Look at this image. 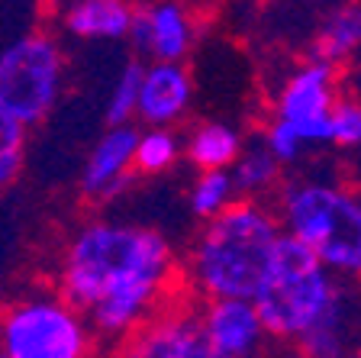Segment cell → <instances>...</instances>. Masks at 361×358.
I'll list each match as a JSON object with an SVG mask.
<instances>
[{"mask_svg":"<svg viewBox=\"0 0 361 358\" xmlns=\"http://www.w3.org/2000/svg\"><path fill=\"white\" fill-rule=\"evenodd\" d=\"M174 278L178 258L158 229L94 220L68 239L59 265V294L84 314L94 339L126 342L168 304Z\"/></svg>","mask_w":361,"mask_h":358,"instance_id":"obj_1","label":"cell"},{"mask_svg":"<svg viewBox=\"0 0 361 358\" xmlns=\"http://www.w3.org/2000/svg\"><path fill=\"white\" fill-rule=\"evenodd\" d=\"M278 213L258 197H235L203 220L188 255V281L207 297H252L281 239Z\"/></svg>","mask_w":361,"mask_h":358,"instance_id":"obj_2","label":"cell"},{"mask_svg":"<svg viewBox=\"0 0 361 358\" xmlns=\"http://www.w3.org/2000/svg\"><path fill=\"white\" fill-rule=\"evenodd\" d=\"M345 287V278L332 275L303 242L281 232L252 304L264 323L268 339L297 342L329 314Z\"/></svg>","mask_w":361,"mask_h":358,"instance_id":"obj_3","label":"cell"},{"mask_svg":"<svg viewBox=\"0 0 361 358\" xmlns=\"http://www.w3.org/2000/svg\"><path fill=\"white\" fill-rule=\"evenodd\" d=\"M278 223L332 275L361 278V194L326 181H293L278 197Z\"/></svg>","mask_w":361,"mask_h":358,"instance_id":"obj_4","label":"cell"},{"mask_svg":"<svg viewBox=\"0 0 361 358\" xmlns=\"http://www.w3.org/2000/svg\"><path fill=\"white\" fill-rule=\"evenodd\" d=\"M94 342L84 314L61 294H26L0 306L4 358H84Z\"/></svg>","mask_w":361,"mask_h":358,"instance_id":"obj_5","label":"cell"},{"mask_svg":"<svg viewBox=\"0 0 361 358\" xmlns=\"http://www.w3.org/2000/svg\"><path fill=\"white\" fill-rule=\"evenodd\" d=\"M65 90V52L52 32L32 30L0 49V110L26 129L52 117Z\"/></svg>","mask_w":361,"mask_h":358,"instance_id":"obj_6","label":"cell"},{"mask_svg":"<svg viewBox=\"0 0 361 358\" xmlns=\"http://www.w3.org/2000/svg\"><path fill=\"white\" fill-rule=\"evenodd\" d=\"M336 104V65L310 59L284 81L274 117L290 123L303 142L329 145V110Z\"/></svg>","mask_w":361,"mask_h":358,"instance_id":"obj_7","label":"cell"},{"mask_svg":"<svg viewBox=\"0 0 361 358\" xmlns=\"http://www.w3.org/2000/svg\"><path fill=\"white\" fill-rule=\"evenodd\" d=\"M126 355L139 358H210L200 310L165 304L126 339Z\"/></svg>","mask_w":361,"mask_h":358,"instance_id":"obj_8","label":"cell"},{"mask_svg":"<svg viewBox=\"0 0 361 358\" xmlns=\"http://www.w3.org/2000/svg\"><path fill=\"white\" fill-rule=\"evenodd\" d=\"M200 323L210 358H248L258 355L268 339L252 297H207Z\"/></svg>","mask_w":361,"mask_h":358,"instance_id":"obj_9","label":"cell"},{"mask_svg":"<svg viewBox=\"0 0 361 358\" xmlns=\"http://www.w3.org/2000/svg\"><path fill=\"white\" fill-rule=\"evenodd\" d=\"M194 36V20L178 0H152L145 7H135L126 32L135 52L158 61H184Z\"/></svg>","mask_w":361,"mask_h":358,"instance_id":"obj_10","label":"cell"},{"mask_svg":"<svg viewBox=\"0 0 361 358\" xmlns=\"http://www.w3.org/2000/svg\"><path fill=\"white\" fill-rule=\"evenodd\" d=\"M135 126L133 123H113L90 149L81 172V191L90 201H113L135 178Z\"/></svg>","mask_w":361,"mask_h":358,"instance_id":"obj_11","label":"cell"},{"mask_svg":"<svg viewBox=\"0 0 361 358\" xmlns=\"http://www.w3.org/2000/svg\"><path fill=\"white\" fill-rule=\"evenodd\" d=\"M190 100H194V78L184 61L152 59L149 65H142L135 117L145 126H174L178 119H184Z\"/></svg>","mask_w":361,"mask_h":358,"instance_id":"obj_12","label":"cell"},{"mask_svg":"<svg viewBox=\"0 0 361 358\" xmlns=\"http://www.w3.org/2000/svg\"><path fill=\"white\" fill-rule=\"evenodd\" d=\"M135 7L129 0H68L61 7V23L75 39L110 42L126 39Z\"/></svg>","mask_w":361,"mask_h":358,"instance_id":"obj_13","label":"cell"},{"mask_svg":"<svg viewBox=\"0 0 361 358\" xmlns=\"http://www.w3.org/2000/svg\"><path fill=\"white\" fill-rule=\"evenodd\" d=\"M361 52V4H342L323 20L313 42V59L342 65Z\"/></svg>","mask_w":361,"mask_h":358,"instance_id":"obj_14","label":"cell"},{"mask_svg":"<svg viewBox=\"0 0 361 358\" xmlns=\"http://www.w3.org/2000/svg\"><path fill=\"white\" fill-rule=\"evenodd\" d=\"M352 323H355L352 297H348V291L342 287L338 300L329 306V314L293 345L310 358H338V355H345L348 342H352Z\"/></svg>","mask_w":361,"mask_h":358,"instance_id":"obj_15","label":"cell"},{"mask_svg":"<svg viewBox=\"0 0 361 358\" xmlns=\"http://www.w3.org/2000/svg\"><path fill=\"white\" fill-rule=\"evenodd\" d=\"M245 145V136L239 133L229 123H219V119H210V123H200V126L190 133L188 139V158L197 165V168H229L235 162V155Z\"/></svg>","mask_w":361,"mask_h":358,"instance_id":"obj_16","label":"cell"},{"mask_svg":"<svg viewBox=\"0 0 361 358\" xmlns=\"http://www.w3.org/2000/svg\"><path fill=\"white\" fill-rule=\"evenodd\" d=\"M281 168L284 165L271 155V149L264 142L242 145L235 162L229 165V178H233L235 197H264L281 181Z\"/></svg>","mask_w":361,"mask_h":358,"instance_id":"obj_17","label":"cell"},{"mask_svg":"<svg viewBox=\"0 0 361 358\" xmlns=\"http://www.w3.org/2000/svg\"><path fill=\"white\" fill-rule=\"evenodd\" d=\"M180 155V139L171 126H149L135 136V174H161Z\"/></svg>","mask_w":361,"mask_h":358,"instance_id":"obj_18","label":"cell"},{"mask_svg":"<svg viewBox=\"0 0 361 358\" xmlns=\"http://www.w3.org/2000/svg\"><path fill=\"white\" fill-rule=\"evenodd\" d=\"M233 201H235V187H233V178H229V168H203L200 178L190 187V210L200 220L219 213Z\"/></svg>","mask_w":361,"mask_h":358,"instance_id":"obj_19","label":"cell"},{"mask_svg":"<svg viewBox=\"0 0 361 358\" xmlns=\"http://www.w3.org/2000/svg\"><path fill=\"white\" fill-rule=\"evenodd\" d=\"M26 165V126L0 110V194L16 184Z\"/></svg>","mask_w":361,"mask_h":358,"instance_id":"obj_20","label":"cell"},{"mask_svg":"<svg viewBox=\"0 0 361 358\" xmlns=\"http://www.w3.org/2000/svg\"><path fill=\"white\" fill-rule=\"evenodd\" d=\"M139 81H142V61H129L113 81V90L106 97V126L113 123H133L135 100H139Z\"/></svg>","mask_w":361,"mask_h":358,"instance_id":"obj_21","label":"cell"},{"mask_svg":"<svg viewBox=\"0 0 361 358\" xmlns=\"http://www.w3.org/2000/svg\"><path fill=\"white\" fill-rule=\"evenodd\" d=\"M329 145L355 149L361 145V100H338L329 110Z\"/></svg>","mask_w":361,"mask_h":358,"instance_id":"obj_22","label":"cell"},{"mask_svg":"<svg viewBox=\"0 0 361 358\" xmlns=\"http://www.w3.org/2000/svg\"><path fill=\"white\" fill-rule=\"evenodd\" d=\"M264 145L271 149V155L278 158L281 165H290V162H297V158L307 152V142L297 136V129L290 126V123H284V119H271L268 123V129H264Z\"/></svg>","mask_w":361,"mask_h":358,"instance_id":"obj_23","label":"cell"},{"mask_svg":"<svg viewBox=\"0 0 361 358\" xmlns=\"http://www.w3.org/2000/svg\"><path fill=\"white\" fill-rule=\"evenodd\" d=\"M39 4H42L45 10H59V13H61V7H65L68 0H39Z\"/></svg>","mask_w":361,"mask_h":358,"instance_id":"obj_24","label":"cell"},{"mask_svg":"<svg viewBox=\"0 0 361 358\" xmlns=\"http://www.w3.org/2000/svg\"><path fill=\"white\" fill-rule=\"evenodd\" d=\"M133 7H145V4H152V0H129Z\"/></svg>","mask_w":361,"mask_h":358,"instance_id":"obj_25","label":"cell"}]
</instances>
